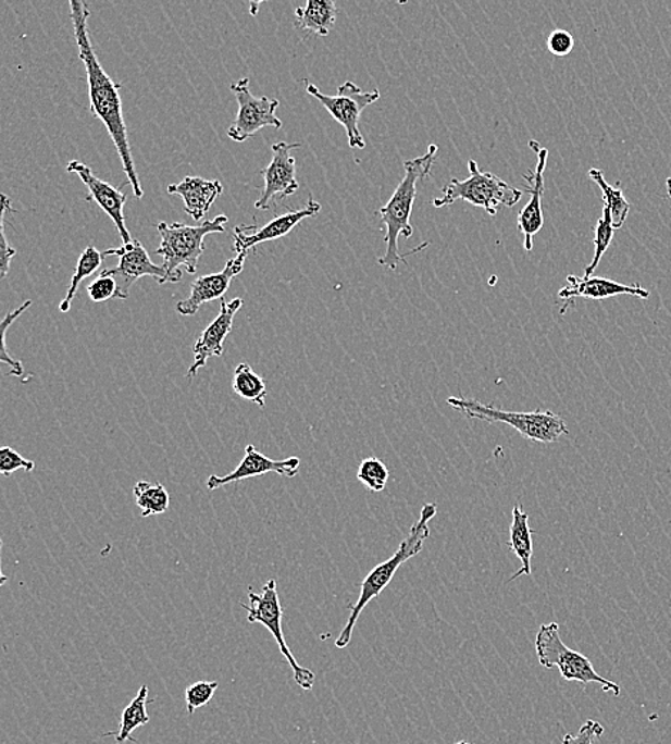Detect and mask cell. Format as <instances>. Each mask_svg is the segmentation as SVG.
<instances>
[{
	"instance_id": "6da1fadb",
	"label": "cell",
	"mask_w": 671,
	"mask_h": 744,
	"mask_svg": "<svg viewBox=\"0 0 671 744\" xmlns=\"http://www.w3.org/2000/svg\"><path fill=\"white\" fill-rule=\"evenodd\" d=\"M70 8L79 58L84 62L86 78H88L90 111L95 117H98L105 125L112 142L115 145L117 156L121 158L126 178L133 186L135 197L140 199L144 197V189L140 186L138 172H136L133 151H131L128 129H126L124 111H122L121 85L116 84L103 71L101 62L95 53L89 38L90 9L88 3L72 0Z\"/></svg>"
},
{
	"instance_id": "7a4b0ae2",
	"label": "cell",
	"mask_w": 671,
	"mask_h": 744,
	"mask_svg": "<svg viewBox=\"0 0 671 744\" xmlns=\"http://www.w3.org/2000/svg\"><path fill=\"white\" fill-rule=\"evenodd\" d=\"M438 153V145H430L428 151L423 157L403 162L406 175L394 190L389 201L380 208L381 225L385 231V252L380 258L378 264L396 271L398 265L407 264V257L400 252L398 238H411L414 234L411 225V213L417 198V185L420 181L428 178L431 170Z\"/></svg>"
},
{
	"instance_id": "3957f363",
	"label": "cell",
	"mask_w": 671,
	"mask_h": 744,
	"mask_svg": "<svg viewBox=\"0 0 671 744\" xmlns=\"http://www.w3.org/2000/svg\"><path fill=\"white\" fill-rule=\"evenodd\" d=\"M435 514H437V506L433 505V503L424 505L421 508L419 521L412 525L407 538H403L394 556L370 571L364 582L361 583L360 598L351 607V616H349L346 628H344L339 637L335 640V646L344 648L351 643L353 628H356L357 621L360 619L361 612L364 611L366 605L388 587V584L393 582L394 575H396L403 562L419 556L423 551L425 540L430 537V521L434 519Z\"/></svg>"
},
{
	"instance_id": "277c9868",
	"label": "cell",
	"mask_w": 671,
	"mask_h": 744,
	"mask_svg": "<svg viewBox=\"0 0 671 744\" xmlns=\"http://www.w3.org/2000/svg\"><path fill=\"white\" fill-rule=\"evenodd\" d=\"M226 222L228 216L220 215L198 226L181 222L158 224L161 245L157 253L162 257V268L166 272L167 283H179L183 280V268L190 275L197 274L199 258L206 252V238L211 234L225 233Z\"/></svg>"
},
{
	"instance_id": "5b68a950",
	"label": "cell",
	"mask_w": 671,
	"mask_h": 744,
	"mask_svg": "<svg viewBox=\"0 0 671 744\" xmlns=\"http://www.w3.org/2000/svg\"><path fill=\"white\" fill-rule=\"evenodd\" d=\"M447 404L469 419L485 421L488 424L510 425L529 442L552 444L569 434L566 421L552 411H506L492 404H483L479 399L464 397H448Z\"/></svg>"
},
{
	"instance_id": "8992f818",
	"label": "cell",
	"mask_w": 671,
	"mask_h": 744,
	"mask_svg": "<svg viewBox=\"0 0 671 744\" xmlns=\"http://www.w3.org/2000/svg\"><path fill=\"white\" fill-rule=\"evenodd\" d=\"M470 176L464 181L452 178L442 188V197L435 198V208L450 207L457 201L483 208L489 216H496L501 208H512L523 198V190L514 188L492 172L480 171L479 163L469 161Z\"/></svg>"
},
{
	"instance_id": "52a82bcc",
	"label": "cell",
	"mask_w": 671,
	"mask_h": 744,
	"mask_svg": "<svg viewBox=\"0 0 671 744\" xmlns=\"http://www.w3.org/2000/svg\"><path fill=\"white\" fill-rule=\"evenodd\" d=\"M536 653L539 665L546 669L559 667L561 678L567 682H579L587 686L591 683L600 684L602 691L620 696L618 683L602 678L594 670L593 664L580 652L566 646L560 636V625L557 623L543 624L536 636Z\"/></svg>"
},
{
	"instance_id": "ba28073f",
	"label": "cell",
	"mask_w": 671,
	"mask_h": 744,
	"mask_svg": "<svg viewBox=\"0 0 671 744\" xmlns=\"http://www.w3.org/2000/svg\"><path fill=\"white\" fill-rule=\"evenodd\" d=\"M248 598V605L241 606L248 612L249 623H260L270 630V633L272 634V637L275 638L276 644H278L285 660L291 666L294 680H296L298 686L301 687L302 691H311L315 683L314 671L298 665L296 657H294L287 642H285L283 630L284 610L283 606H281L275 580H270V582L265 584L264 590H262V593H256L252 592V590H249Z\"/></svg>"
},
{
	"instance_id": "9c48e42d",
	"label": "cell",
	"mask_w": 671,
	"mask_h": 744,
	"mask_svg": "<svg viewBox=\"0 0 671 744\" xmlns=\"http://www.w3.org/2000/svg\"><path fill=\"white\" fill-rule=\"evenodd\" d=\"M307 92L321 102L333 120L346 129L349 148L364 149L365 140L360 131V117L365 108L373 106L381 97L380 89L364 92L360 86L348 80L338 88L334 97L324 95L315 85L307 84Z\"/></svg>"
},
{
	"instance_id": "30bf717a",
	"label": "cell",
	"mask_w": 671,
	"mask_h": 744,
	"mask_svg": "<svg viewBox=\"0 0 671 744\" xmlns=\"http://www.w3.org/2000/svg\"><path fill=\"white\" fill-rule=\"evenodd\" d=\"M231 90L238 102L237 117L228 129V136L235 142H245L265 126H274L275 129L283 128V121L278 120L275 113L279 107L278 99L256 97L249 88L248 78L235 82L231 85Z\"/></svg>"
},
{
	"instance_id": "8fae6325",
	"label": "cell",
	"mask_w": 671,
	"mask_h": 744,
	"mask_svg": "<svg viewBox=\"0 0 671 744\" xmlns=\"http://www.w3.org/2000/svg\"><path fill=\"white\" fill-rule=\"evenodd\" d=\"M103 256L120 258V265L111 270L102 271L101 274L112 276L117 283V299L129 297L131 288L136 281L144 276H152L158 284H167L166 272L162 266L153 264L147 249L139 240L134 239L131 244H122L120 248L108 249Z\"/></svg>"
},
{
	"instance_id": "7c38bea8",
	"label": "cell",
	"mask_w": 671,
	"mask_h": 744,
	"mask_svg": "<svg viewBox=\"0 0 671 744\" xmlns=\"http://www.w3.org/2000/svg\"><path fill=\"white\" fill-rule=\"evenodd\" d=\"M301 147V144L278 142L272 145V160L270 165L261 171L264 176V189L261 198L256 202L258 211H269L276 198L284 199L296 194L299 184L297 181V161L291 156L293 149Z\"/></svg>"
},
{
	"instance_id": "4fadbf2b",
	"label": "cell",
	"mask_w": 671,
	"mask_h": 744,
	"mask_svg": "<svg viewBox=\"0 0 671 744\" xmlns=\"http://www.w3.org/2000/svg\"><path fill=\"white\" fill-rule=\"evenodd\" d=\"M66 171L79 176L82 183L89 190L86 201L98 203V207L111 218L117 233L121 235L122 243H133L134 239L131 238L129 231L125 224L124 208L126 199H128L126 195L120 188H115V186L95 176L92 170L84 162L71 161L67 163Z\"/></svg>"
},
{
	"instance_id": "5bb4252c",
	"label": "cell",
	"mask_w": 671,
	"mask_h": 744,
	"mask_svg": "<svg viewBox=\"0 0 671 744\" xmlns=\"http://www.w3.org/2000/svg\"><path fill=\"white\" fill-rule=\"evenodd\" d=\"M321 211V206L314 198L308 199L307 206L302 210L289 211L283 215L275 216L269 224L258 228L257 225L235 226L234 249L239 253H249L257 245L269 243V240L279 239L291 233L298 224L307 218L315 216Z\"/></svg>"
},
{
	"instance_id": "9a60e30c",
	"label": "cell",
	"mask_w": 671,
	"mask_h": 744,
	"mask_svg": "<svg viewBox=\"0 0 671 744\" xmlns=\"http://www.w3.org/2000/svg\"><path fill=\"white\" fill-rule=\"evenodd\" d=\"M244 307L243 298H235L231 302L221 299L220 315L216 317L210 326L202 331L201 337L194 346V362L188 370V379L192 380L198 375V371L207 365L212 357H222L226 337L233 331L234 319L238 311Z\"/></svg>"
},
{
	"instance_id": "2e32d148",
	"label": "cell",
	"mask_w": 671,
	"mask_h": 744,
	"mask_svg": "<svg viewBox=\"0 0 671 744\" xmlns=\"http://www.w3.org/2000/svg\"><path fill=\"white\" fill-rule=\"evenodd\" d=\"M530 148L536 151L538 160L534 171H529L524 175L525 183L529 185L530 201L519 213L517 225L524 235V249L533 251V239L543 230V195H544V172H546L548 149L543 148L537 140H530Z\"/></svg>"
},
{
	"instance_id": "e0dca14e",
	"label": "cell",
	"mask_w": 671,
	"mask_h": 744,
	"mask_svg": "<svg viewBox=\"0 0 671 744\" xmlns=\"http://www.w3.org/2000/svg\"><path fill=\"white\" fill-rule=\"evenodd\" d=\"M299 466H301V460L298 457H289L287 460L275 461L272 458L264 456L257 448L249 444L245 448V457L243 461L239 462L237 469L231 471L229 474L224 475V478H218V475H211L207 480V487L214 492V489L224 487V485L239 483L247 479L261 478L269 473H276L284 475V478L294 479L299 473Z\"/></svg>"
},
{
	"instance_id": "ac0fdd59",
	"label": "cell",
	"mask_w": 671,
	"mask_h": 744,
	"mask_svg": "<svg viewBox=\"0 0 671 744\" xmlns=\"http://www.w3.org/2000/svg\"><path fill=\"white\" fill-rule=\"evenodd\" d=\"M247 257L248 253H239V256L231 258L224 270L218 274L203 275L195 280L190 285L189 297L176 303V311L181 315L190 317L197 314L203 303L224 299V295L228 292L235 276L244 271Z\"/></svg>"
},
{
	"instance_id": "d6986e66",
	"label": "cell",
	"mask_w": 671,
	"mask_h": 744,
	"mask_svg": "<svg viewBox=\"0 0 671 744\" xmlns=\"http://www.w3.org/2000/svg\"><path fill=\"white\" fill-rule=\"evenodd\" d=\"M618 295H632L641 299L650 297V292L643 288L641 284L625 285L618 283V281L600 278V276H567V287L561 288L559 298L564 301L561 307L560 314L564 315L567 308L573 306L575 298L594 299V301H601V299L618 297Z\"/></svg>"
},
{
	"instance_id": "ffe728a7",
	"label": "cell",
	"mask_w": 671,
	"mask_h": 744,
	"mask_svg": "<svg viewBox=\"0 0 671 744\" xmlns=\"http://www.w3.org/2000/svg\"><path fill=\"white\" fill-rule=\"evenodd\" d=\"M167 194L178 195L184 199L185 212L195 221H202L208 215L224 186L220 181H208L199 176H187L179 184L167 186Z\"/></svg>"
},
{
	"instance_id": "44dd1931",
	"label": "cell",
	"mask_w": 671,
	"mask_h": 744,
	"mask_svg": "<svg viewBox=\"0 0 671 744\" xmlns=\"http://www.w3.org/2000/svg\"><path fill=\"white\" fill-rule=\"evenodd\" d=\"M511 516L509 547L521 561V569L510 579V582H514L521 575L532 574L533 530L530 529V517L520 503L512 508Z\"/></svg>"
},
{
	"instance_id": "7402d4cb",
	"label": "cell",
	"mask_w": 671,
	"mask_h": 744,
	"mask_svg": "<svg viewBox=\"0 0 671 744\" xmlns=\"http://www.w3.org/2000/svg\"><path fill=\"white\" fill-rule=\"evenodd\" d=\"M337 21V4L333 0H308L297 8L296 27L306 34L328 36Z\"/></svg>"
},
{
	"instance_id": "603a6c76",
	"label": "cell",
	"mask_w": 671,
	"mask_h": 744,
	"mask_svg": "<svg viewBox=\"0 0 671 744\" xmlns=\"http://www.w3.org/2000/svg\"><path fill=\"white\" fill-rule=\"evenodd\" d=\"M588 176L598 185L601 189L602 199H605V206L609 208L611 212V221H613L614 230H620L624 225L625 220H627L630 206L627 199L624 197L623 190H621L620 183L618 185H611L607 183L605 174L602 171L592 168L588 171Z\"/></svg>"
},
{
	"instance_id": "cb8c5ba5",
	"label": "cell",
	"mask_w": 671,
	"mask_h": 744,
	"mask_svg": "<svg viewBox=\"0 0 671 744\" xmlns=\"http://www.w3.org/2000/svg\"><path fill=\"white\" fill-rule=\"evenodd\" d=\"M103 260H105V256H103L101 251H98L97 248L92 247V245H89V247L82 252L78 265H76L74 275H72L71 285L70 288H67L66 297L63 298L61 306H59V310H61L63 314L71 311L72 302H74L82 281L97 274V272L101 270Z\"/></svg>"
},
{
	"instance_id": "d4e9b609",
	"label": "cell",
	"mask_w": 671,
	"mask_h": 744,
	"mask_svg": "<svg viewBox=\"0 0 671 744\" xmlns=\"http://www.w3.org/2000/svg\"><path fill=\"white\" fill-rule=\"evenodd\" d=\"M148 696L149 687L147 684H144L134 700L125 707L121 718L120 730L115 734L117 744L133 741L131 736H133L134 730L140 728V726L148 724L149 720H151L147 711Z\"/></svg>"
},
{
	"instance_id": "484cf974",
	"label": "cell",
	"mask_w": 671,
	"mask_h": 744,
	"mask_svg": "<svg viewBox=\"0 0 671 744\" xmlns=\"http://www.w3.org/2000/svg\"><path fill=\"white\" fill-rule=\"evenodd\" d=\"M134 497L136 506L142 510V517L161 516L170 510V493L160 483L138 481L134 487Z\"/></svg>"
},
{
	"instance_id": "4316f807",
	"label": "cell",
	"mask_w": 671,
	"mask_h": 744,
	"mask_svg": "<svg viewBox=\"0 0 671 744\" xmlns=\"http://www.w3.org/2000/svg\"><path fill=\"white\" fill-rule=\"evenodd\" d=\"M233 389L245 401L257 404L262 408L265 407L266 394H269L266 393V381L245 362L239 364L234 372Z\"/></svg>"
},
{
	"instance_id": "83f0119b",
	"label": "cell",
	"mask_w": 671,
	"mask_h": 744,
	"mask_svg": "<svg viewBox=\"0 0 671 744\" xmlns=\"http://www.w3.org/2000/svg\"><path fill=\"white\" fill-rule=\"evenodd\" d=\"M614 226L613 221H611V212L609 208L605 206L602 208V216L597 222L596 226V237H594V257L592 264L586 268L584 276H593V272L596 271L598 264H600L602 256H605L607 249L611 245V240L614 237Z\"/></svg>"
},
{
	"instance_id": "f1b7e54d",
	"label": "cell",
	"mask_w": 671,
	"mask_h": 744,
	"mask_svg": "<svg viewBox=\"0 0 671 744\" xmlns=\"http://www.w3.org/2000/svg\"><path fill=\"white\" fill-rule=\"evenodd\" d=\"M357 479L364 484L370 492L381 493L387 487L389 471L387 466L378 458H365L358 467Z\"/></svg>"
},
{
	"instance_id": "f546056e",
	"label": "cell",
	"mask_w": 671,
	"mask_h": 744,
	"mask_svg": "<svg viewBox=\"0 0 671 744\" xmlns=\"http://www.w3.org/2000/svg\"><path fill=\"white\" fill-rule=\"evenodd\" d=\"M32 306V301H26L22 303L21 307H17L16 310H13L11 312H8L7 317H4L2 324H0V333H2V342H0V361H2V364H7L9 367V372L8 375L16 376V379H22L24 376V364H22L21 361L15 360L12 356H9L8 352V347H7V335H8V328L15 322L24 312H26L27 308Z\"/></svg>"
},
{
	"instance_id": "4dcf8cb0",
	"label": "cell",
	"mask_w": 671,
	"mask_h": 744,
	"mask_svg": "<svg viewBox=\"0 0 671 744\" xmlns=\"http://www.w3.org/2000/svg\"><path fill=\"white\" fill-rule=\"evenodd\" d=\"M218 689V682H198L190 684L185 691V700H187V710L189 715H194L199 707L207 706L214 697Z\"/></svg>"
},
{
	"instance_id": "1f68e13d",
	"label": "cell",
	"mask_w": 671,
	"mask_h": 744,
	"mask_svg": "<svg viewBox=\"0 0 671 744\" xmlns=\"http://www.w3.org/2000/svg\"><path fill=\"white\" fill-rule=\"evenodd\" d=\"M35 467V461L27 460L20 452L13 450L12 447L4 446L0 448V473L3 475H11L20 470L32 473Z\"/></svg>"
},
{
	"instance_id": "d6a6232c",
	"label": "cell",
	"mask_w": 671,
	"mask_h": 744,
	"mask_svg": "<svg viewBox=\"0 0 671 744\" xmlns=\"http://www.w3.org/2000/svg\"><path fill=\"white\" fill-rule=\"evenodd\" d=\"M86 292L94 302H105L108 299L116 298L117 283L112 276L101 274L88 285Z\"/></svg>"
},
{
	"instance_id": "836d02e7",
	"label": "cell",
	"mask_w": 671,
	"mask_h": 744,
	"mask_svg": "<svg viewBox=\"0 0 671 744\" xmlns=\"http://www.w3.org/2000/svg\"><path fill=\"white\" fill-rule=\"evenodd\" d=\"M575 40L569 30L556 29L552 30L547 39L548 52L555 54L557 58H564L567 54L573 52Z\"/></svg>"
},
{
	"instance_id": "e575fe53",
	"label": "cell",
	"mask_w": 671,
	"mask_h": 744,
	"mask_svg": "<svg viewBox=\"0 0 671 744\" xmlns=\"http://www.w3.org/2000/svg\"><path fill=\"white\" fill-rule=\"evenodd\" d=\"M11 199L7 194L2 195V216H0V234H2V278L8 275L9 268H11L12 258L16 256V249L9 245L7 238V228H4V221H7V212L13 211L11 207Z\"/></svg>"
},
{
	"instance_id": "d590c367",
	"label": "cell",
	"mask_w": 671,
	"mask_h": 744,
	"mask_svg": "<svg viewBox=\"0 0 671 744\" xmlns=\"http://www.w3.org/2000/svg\"><path fill=\"white\" fill-rule=\"evenodd\" d=\"M602 733H605V728L598 721L587 720L580 728L577 734L567 733L563 737V744H596L597 739Z\"/></svg>"
},
{
	"instance_id": "8d00e7d4",
	"label": "cell",
	"mask_w": 671,
	"mask_h": 744,
	"mask_svg": "<svg viewBox=\"0 0 671 744\" xmlns=\"http://www.w3.org/2000/svg\"><path fill=\"white\" fill-rule=\"evenodd\" d=\"M666 186H668V194L671 199V176L668 178V181H666Z\"/></svg>"
},
{
	"instance_id": "74e56055",
	"label": "cell",
	"mask_w": 671,
	"mask_h": 744,
	"mask_svg": "<svg viewBox=\"0 0 671 744\" xmlns=\"http://www.w3.org/2000/svg\"><path fill=\"white\" fill-rule=\"evenodd\" d=\"M456 744H471V743L465 742V741H462V742H458V743H456Z\"/></svg>"
}]
</instances>
